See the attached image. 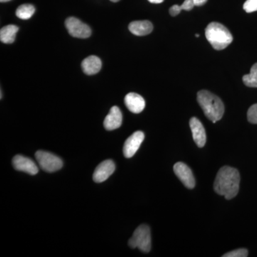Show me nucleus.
<instances>
[{
    "instance_id": "nucleus-1",
    "label": "nucleus",
    "mask_w": 257,
    "mask_h": 257,
    "mask_svg": "<svg viewBox=\"0 0 257 257\" xmlns=\"http://www.w3.org/2000/svg\"><path fill=\"white\" fill-rule=\"evenodd\" d=\"M240 175L236 169L233 167H221L214 181V191L226 199H231L239 192Z\"/></svg>"
},
{
    "instance_id": "nucleus-2",
    "label": "nucleus",
    "mask_w": 257,
    "mask_h": 257,
    "mask_svg": "<svg viewBox=\"0 0 257 257\" xmlns=\"http://www.w3.org/2000/svg\"><path fill=\"white\" fill-rule=\"evenodd\" d=\"M197 101L204 114L213 123H216L222 118L224 113V103L215 94L207 90L199 91Z\"/></svg>"
},
{
    "instance_id": "nucleus-3",
    "label": "nucleus",
    "mask_w": 257,
    "mask_h": 257,
    "mask_svg": "<svg viewBox=\"0 0 257 257\" xmlns=\"http://www.w3.org/2000/svg\"><path fill=\"white\" fill-rule=\"evenodd\" d=\"M206 38L216 50H222L233 41L231 32L226 27L218 23L209 24L205 30Z\"/></svg>"
},
{
    "instance_id": "nucleus-4",
    "label": "nucleus",
    "mask_w": 257,
    "mask_h": 257,
    "mask_svg": "<svg viewBox=\"0 0 257 257\" xmlns=\"http://www.w3.org/2000/svg\"><path fill=\"white\" fill-rule=\"evenodd\" d=\"M128 246L132 248H138L143 252H150L152 248L151 231L146 224H142L134 231L133 236L128 240Z\"/></svg>"
},
{
    "instance_id": "nucleus-5",
    "label": "nucleus",
    "mask_w": 257,
    "mask_h": 257,
    "mask_svg": "<svg viewBox=\"0 0 257 257\" xmlns=\"http://www.w3.org/2000/svg\"><path fill=\"white\" fill-rule=\"evenodd\" d=\"M35 157L40 168L47 172H57L63 166V162L60 157L50 152L40 150L36 152Z\"/></svg>"
},
{
    "instance_id": "nucleus-6",
    "label": "nucleus",
    "mask_w": 257,
    "mask_h": 257,
    "mask_svg": "<svg viewBox=\"0 0 257 257\" xmlns=\"http://www.w3.org/2000/svg\"><path fill=\"white\" fill-rule=\"evenodd\" d=\"M65 27L69 35L76 38H88L92 34V30L87 25L83 23L79 19L72 17L66 20Z\"/></svg>"
},
{
    "instance_id": "nucleus-7",
    "label": "nucleus",
    "mask_w": 257,
    "mask_h": 257,
    "mask_svg": "<svg viewBox=\"0 0 257 257\" xmlns=\"http://www.w3.org/2000/svg\"><path fill=\"white\" fill-rule=\"evenodd\" d=\"M174 172L187 188L193 189L195 187V179L192 170L186 164L177 162L174 166Z\"/></svg>"
},
{
    "instance_id": "nucleus-8",
    "label": "nucleus",
    "mask_w": 257,
    "mask_h": 257,
    "mask_svg": "<svg viewBox=\"0 0 257 257\" xmlns=\"http://www.w3.org/2000/svg\"><path fill=\"white\" fill-rule=\"evenodd\" d=\"M145 140V134L141 131L135 132L127 138L123 147V153L126 158H131L136 154Z\"/></svg>"
},
{
    "instance_id": "nucleus-9",
    "label": "nucleus",
    "mask_w": 257,
    "mask_h": 257,
    "mask_svg": "<svg viewBox=\"0 0 257 257\" xmlns=\"http://www.w3.org/2000/svg\"><path fill=\"white\" fill-rule=\"evenodd\" d=\"M13 165L15 170L26 172L30 175H37L39 172L38 167L34 161L22 155H17L13 158Z\"/></svg>"
},
{
    "instance_id": "nucleus-10",
    "label": "nucleus",
    "mask_w": 257,
    "mask_h": 257,
    "mask_svg": "<svg viewBox=\"0 0 257 257\" xmlns=\"http://www.w3.org/2000/svg\"><path fill=\"white\" fill-rule=\"evenodd\" d=\"M115 170V165L113 161L105 160L96 167L93 175V180L96 183L104 182L113 173Z\"/></svg>"
},
{
    "instance_id": "nucleus-11",
    "label": "nucleus",
    "mask_w": 257,
    "mask_h": 257,
    "mask_svg": "<svg viewBox=\"0 0 257 257\" xmlns=\"http://www.w3.org/2000/svg\"><path fill=\"white\" fill-rule=\"evenodd\" d=\"M189 126L196 145L199 147H204L207 141V135L202 122L197 118L192 117L189 121Z\"/></svg>"
},
{
    "instance_id": "nucleus-12",
    "label": "nucleus",
    "mask_w": 257,
    "mask_h": 257,
    "mask_svg": "<svg viewBox=\"0 0 257 257\" xmlns=\"http://www.w3.org/2000/svg\"><path fill=\"white\" fill-rule=\"evenodd\" d=\"M124 103L128 110L135 114L142 112L146 105L143 96L134 92L126 94L124 98Z\"/></svg>"
},
{
    "instance_id": "nucleus-13",
    "label": "nucleus",
    "mask_w": 257,
    "mask_h": 257,
    "mask_svg": "<svg viewBox=\"0 0 257 257\" xmlns=\"http://www.w3.org/2000/svg\"><path fill=\"white\" fill-rule=\"evenodd\" d=\"M122 114L119 108L116 106H112L104 119V128L109 131L119 128L122 124Z\"/></svg>"
},
{
    "instance_id": "nucleus-14",
    "label": "nucleus",
    "mask_w": 257,
    "mask_h": 257,
    "mask_svg": "<svg viewBox=\"0 0 257 257\" xmlns=\"http://www.w3.org/2000/svg\"><path fill=\"white\" fill-rule=\"evenodd\" d=\"M128 30L137 36H145L151 33L153 30V25L150 21H135L130 24Z\"/></svg>"
},
{
    "instance_id": "nucleus-15",
    "label": "nucleus",
    "mask_w": 257,
    "mask_h": 257,
    "mask_svg": "<svg viewBox=\"0 0 257 257\" xmlns=\"http://www.w3.org/2000/svg\"><path fill=\"white\" fill-rule=\"evenodd\" d=\"M82 67L84 73L87 75H93L101 70V61L96 56H89L83 60Z\"/></svg>"
},
{
    "instance_id": "nucleus-16",
    "label": "nucleus",
    "mask_w": 257,
    "mask_h": 257,
    "mask_svg": "<svg viewBox=\"0 0 257 257\" xmlns=\"http://www.w3.org/2000/svg\"><path fill=\"white\" fill-rule=\"evenodd\" d=\"M18 30L19 28L16 25H7L0 30V40L5 44L13 43Z\"/></svg>"
},
{
    "instance_id": "nucleus-17",
    "label": "nucleus",
    "mask_w": 257,
    "mask_h": 257,
    "mask_svg": "<svg viewBox=\"0 0 257 257\" xmlns=\"http://www.w3.org/2000/svg\"><path fill=\"white\" fill-rule=\"evenodd\" d=\"M35 12V8L33 5L25 4L19 7L16 11L18 18L22 20H29L33 16Z\"/></svg>"
},
{
    "instance_id": "nucleus-18",
    "label": "nucleus",
    "mask_w": 257,
    "mask_h": 257,
    "mask_svg": "<svg viewBox=\"0 0 257 257\" xmlns=\"http://www.w3.org/2000/svg\"><path fill=\"white\" fill-rule=\"evenodd\" d=\"M242 79L247 87H257V63L253 64L249 74L243 75Z\"/></svg>"
},
{
    "instance_id": "nucleus-19",
    "label": "nucleus",
    "mask_w": 257,
    "mask_h": 257,
    "mask_svg": "<svg viewBox=\"0 0 257 257\" xmlns=\"http://www.w3.org/2000/svg\"><path fill=\"white\" fill-rule=\"evenodd\" d=\"M248 250L246 248H239L225 253L223 257H246L248 256Z\"/></svg>"
},
{
    "instance_id": "nucleus-20",
    "label": "nucleus",
    "mask_w": 257,
    "mask_h": 257,
    "mask_svg": "<svg viewBox=\"0 0 257 257\" xmlns=\"http://www.w3.org/2000/svg\"><path fill=\"white\" fill-rule=\"evenodd\" d=\"M247 119L248 121L251 124H257V104H253L248 109Z\"/></svg>"
},
{
    "instance_id": "nucleus-21",
    "label": "nucleus",
    "mask_w": 257,
    "mask_h": 257,
    "mask_svg": "<svg viewBox=\"0 0 257 257\" xmlns=\"http://www.w3.org/2000/svg\"><path fill=\"white\" fill-rule=\"evenodd\" d=\"M243 8L247 13L257 11V0H246L243 4Z\"/></svg>"
},
{
    "instance_id": "nucleus-22",
    "label": "nucleus",
    "mask_w": 257,
    "mask_h": 257,
    "mask_svg": "<svg viewBox=\"0 0 257 257\" xmlns=\"http://www.w3.org/2000/svg\"><path fill=\"white\" fill-rule=\"evenodd\" d=\"M195 7L194 2L192 0H184L183 4L180 5L182 10H186V11H190Z\"/></svg>"
},
{
    "instance_id": "nucleus-23",
    "label": "nucleus",
    "mask_w": 257,
    "mask_h": 257,
    "mask_svg": "<svg viewBox=\"0 0 257 257\" xmlns=\"http://www.w3.org/2000/svg\"><path fill=\"white\" fill-rule=\"evenodd\" d=\"M181 11H182V9H181L180 5H173L170 9V15L173 17L178 15Z\"/></svg>"
},
{
    "instance_id": "nucleus-24",
    "label": "nucleus",
    "mask_w": 257,
    "mask_h": 257,
    "mask_svg": "<svg viewBox=\"0 0 257 257\" xmlns=\"http://www.w3.org/2000/svg\"><path fill=\"white\" fill-rule=\"evenodd\" d=\"M192 1L194 2L195 6L200 7L205 4L207 0H192Z\"/></svg>"
},
{
    "instance_id": "nucleus-25",
    "label": "nucleus",
    "mask_w": 257,
    "mask_h": 257,
    "mask_svg": "<svg viewBox=\"0 0 257 257\" xmlns=\"http://www.w3.org/2000/svg\"><path fill=\"white\" fill-rule=\"evenodd\" d=\"M148 1L153 4H160V3H163L164 0H148Z\"/></svg>"
},
{
    "instance_id": "nucleus-26",
    "label": "nucleus",
    "mask_w": 257,
    "mask_h": 257,
    "mask_svg": "<svg viewBox=\"0 0 257 257\" xmlns=\"http://www.w3.org/2000/svg\"><path fill=\"white\" fill-rule=\"evenodd\" d=\"M10 1H11V0H0V2H1V3H7V2Z\"/></svg>"
},
{
    "instance_id": "nucleus-27",
    "label": "nucleus",
    "mask_w": 257,
    "mask_h": 257,
    "mask_svg": "<svg viewBox=\"0 0 257 257\" xmlns=\"http://www.w3.org/2000/svg\"><path fill=\"white\" fill-rule=\"evenodd\" d=\"M110 1L113 2V3H117L119 0H110Z\"/></svg>"
},
{
    "instance_id": "nucleus-28",
    "label": "nucleus",
    "mask_w": 257,
    "mask_h": 257,
    "mask_svg": "<svg viewBox=\"0 0 257 257\" xmlns=\"http://www.w3.org/2000/svg\"><path fill=\"white\" fill-rule=\"evenodd\" d=\"M196 37H199V35H197H197H196Z\"/></svg>"
}]
</instances>
